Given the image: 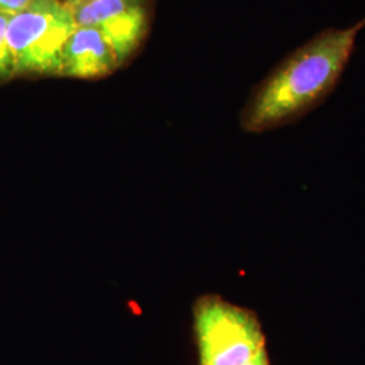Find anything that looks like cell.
Wrapping results in <instances>:
<instances>
[{"label": "cell", "instance_id": "cell-9", "mask_svg": "<svg viewBox=\"0 0 365 365\" xmlns=\"http://www.w3.org/2000/svg\"><path fill=\"white\" fill-rule=\"evenodd\" d=\"M58 1H63V0H58Z\"/></svg>", "mask_w": 365, "mask_h": 365}, {"label": "cell", "instance_id": "cell-1", "mask_svg": "<svg viewBox=\"0 0 365 365\" xmlns=\"http://www.w3.org/2000/svg\"><path fill=\"white\" fill-rule=\"evenodd\" d=\"M365 29V16L346 29L329 27L277 63L252 90L240 123L252 134L292 125L336 91Z\"/></svg>", "mask_w": 365, "mask_h": 365}, {"label": "cell", "instance_id": "cell-5", "mask_svg": "<svg viewBox=\"0 0 365 365\" xmlns=\"http://www.w3.org/2000/svg\"><path fill=\"white\" fill-rule=\"evenodd\" d=\"M119 66L117 54L99 30L78 26L64 45L60 76L105 78Z\"/></svg>", "mask_w": 365, "mask_h": 365}, {"label": "cell", "instance_id": "cell-7", "mask_svg": "<svg viewBox=\"0 0 365 365\" xmlns=\"http://www.w3.org/2000/svg\"><path fill=\"white\" fill-rule=\"evenodd\" d=\"M34 0H0V13L16 14L26 9Z\"/></svg>", "mask_w": 365, "mask_h": 365}, {"label": "cell", "instance_id": "cell-8", "mask_svg": "<svg viewBox=\"0 0 365 365\" xmlns=\"http://www.w3.org/2000/svg\"><path fill=\"white\" fill-rule=\"evenodd\" d=\"M63 1L66 3L68 7H73V6H76L78 3H80V1H83V0H63Z\"/></svg>", "mask_w": 365, "mask_h": 365}, {"label": "cell", "instance_id": "cell-4", "mask_svg": "<svg viewBox=\"0 0 365 365\" xmlns=\"http://www.w3.org/2000/svg\"><path fill=\"white\" fill-rule=\"evenodd\" d=\"M78 26L99 30L122 66L141 45L148 31L146 0H83L71 7Z\"/></svg>", "mask_w": 365, "mask_h": 365}, {"label": "cell", "instance_id": "cell-6", "mask_svg": "<svg viewBox=\"0 0 365 365\" xmlns=\"http://www.w3.org/2000/svg\"><path fill=\"white\" fill-rule=\"evenodd\" d=\"M11 14L0 13V83H6L16 76L13 52L7 38V29Z\"/></svg>", "mask_w": 365, "mask_h": 365}, {"label": "cell", "instance_id": "cell-3", "mask_svg": "<svg viewBox=\"0 0 365 365\" xmlns=\"http://www.w3.org/2000/svg\"><path fill=\"white\" fill-rule=\"evenodd\" d=\"M76 27L71 7L58 0H34L13 14L7 38L16 76H60L63 49Z\"/></svg>", "mask_w": 365, "mask_h": 365}, {"label": "cell", "instance_id": "cell-2", "mask_svg": "<svg viewBox=\"0 0 365 365\" xmlns=\"http://www.w3.org/2000/svg\"><path fill=\"white\" fill-rule=\"evenodd\" d=\"M199 365H271L259 315L215 294L192 307Z\"/></svg>", "mask_w": 365, "mask_h": 365}]
</instances>
